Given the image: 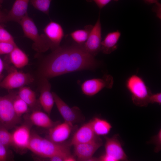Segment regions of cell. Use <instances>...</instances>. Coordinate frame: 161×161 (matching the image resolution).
Segmentation results:
<instances>
[{
    "instance_id": "5bb4252c",
    "label": "cell",
    "mask_w": 161,
    "mask_h": 161,
    "mask_svg": "<svg viewBox=\"0 0 161 161\" xmlns=\"http://www.w3.org/2000/svg\"><path fill=\"white\" fill-rule=\"evenodd\" d=\"M51 85L48 79L40 78V94L38 101L41 107L48 114L52 111L54 100L52 92L51 91Z\"/></svg>"
},
{
    "instance_id": "ba28073f",
    "label": "cell",
    "mask_w": 161,
    "mask_h": 161,
    "mask_svg": "<svg viewBox=\"0 0 161 161\" xmlns=\"http://www.w3.org/2000/svg\"><path fill=\"white\" fill-rule=\"evenodd\" d=\"M114 79L110 75H105L102 78H94L85 81L81 85L82 92L85 95H94L104 88H112Z\"/></svg>"
},
{
    "instance_id": "4dcf8cb0",
    "label": "cell",
    "mask_w": 161,
    "mask_h": 161,
    "mask_svg": "<svg viewBox=\"0 0 161 161\" xmlns=\"http://www.w3.org/2000/svg\"><path fill=\"white\" fill-rule=\"evenodd\" d=\"M149 103H156L159 105L161 104V93H157L152 94L149 98Z\"/></svg>"
},
{
    "instance_id": "4fadbf2b",
    "label": "cell",
    "mask_w": 161,
    "mask_h": 161,
    "mask_svg": "<svg viewBox=\"0 0 161 161\" xmlns=\"http://www.w3.org/2000/svg\"><path fill=\"white\" fill-rule=\"evenodd\" d=\"M43 31L50 48L53 50L60 46L64 33L62 27L59 24L51 21L44 28Z\"/></svg>"
},
{
    "instance_id": "e575fe53",
    "label": "cell",
    "mask_w": 161,
    "mask_h": 161,
    "mask_svg": "<svg viewBox=\"0 0 161 161\" xmlns=\"http://www.w3.org/2000/svg\"><path fill=\"white\" fill-rule=\"evenodd\" d=\"M4 16H4L0 11V23L1 22H4Z\"/></svg>"
},
{
    "instance_id": "44dd1931",
    "label": "cell",
    "mask_w": 161,
    "mask_h": 161,
    "mask_svg": "<svg viewBox=\"0 0 161 161\" xmlns=\"http://www.w3.org/2000/svg\"><path fill=\"white\" fill-rule=\"evenodd\" d=\"M9 54L10 62L16 68H22L28 63V57L17 45Z\"/></svg>"
},
{
    "instance_id": "2e32d148",
    "label": "cell",
    "mask_w": 161,
    "mask_h": 161,
    "mask_svg": "<svg viewBox=\"0 0 161 161\" xmlns=\"http://www.w3.org/2000/svg\"><path fill=\"white\" fill-rule=\"evenodd\" d=\"M98 137L95 133L91 120L80 127L73 136L70 145L90 142L96 139Z\"/></svg>"
},
{
    "instance_id": "cb8c5ba5",
    "label": "cell",
    "mask_w": 161,
    "mask_h": 161,
    "mask_svg": "<svg viewBox=\"0 0 161 161\" xmlns=\"http://www.w3.org/2000/svg\"><path fill=\"white\" fill-rule=\"evenodd\" d=\"M13 105L17 115L20 117L28 112L29 107L27 104L18 95L17 93L14 98Z\"/></svg>"
},
{
    "instance_id": "1f68e13d",
    "label": "cell",
    "mask_w": 161,
    "mask_h": 161,
    "mask_svg": "<svg viewBox=\"0 0 161 161\" xmlns=\"http://www.w3.org/2000/svg\"><path fill=\"white\" fill-rule=\"evenodd\" d=\"M153 141L156 145L155 151L158 152L161 148V130L158 134L153 138Z\"/></svg>"
},
{
    "instance_id": "5b68a950",
    "label": "cell",
    "mask_w": 161,
    "mask_h": 161,
    "mask_svg": "<svg viewBox=\"0 0 161 161\" xmlns=\"http://www.w3.org/2000/svg\"><path fill=\"white\" fill-rule=\"evenodd\" d=\"M105 154L98 158V161H119L127 160L117 135L112 137H105Z\"/></svg>"
},
{
    "instance_id": "30bf717a",
    "label": "cell",
    "mask_w": 161,
    "mask_h": 161,
    "mask_svg": "<svg viewBox=\"0 0 161 161\" xmlns=\"http://www.w3.org/2000/svg\"><path fill=\"white\" fill-rule=\"evenodd\" d=\"M52 93L55 103L64 121L73 125L83 120V116L78 107H70L56 93Z\"/></svg>"
},
{
    "instance_id": "603a6c76",
    "label": "cell",
    "mask_w": 161,
    "mask_h": 161,
    "mask_svg": "<svg viewBox=\"0 0 161 161\" xmlns=\"http://www.w3.org/2000/svg\"><path fill=\"white\" fill-rule=\"evenodd\" d=\"M92 27L91 25H87L83 29L77 30L73 31L70 35L77 44L83 45L87 39Z\"/></svg>"
},
{
    "instance_id": "836d02e7",
    "label": "cell",
    "mask_w": 161,
    "mask_h": 161,
    "mask_svg": "<svg viewBox=\"0 0 161 161\" xmlns=\"http://www.w3.org/2000/svg\"><path fill=\"white\" fill-rule=\"evenodd\" d=\"M4 65L3 61L0 58V75L1 74L4 69Z\"/></svg>"
},
{
    "instance_id": "52a82bcc",
    "label": "cell",
    "mask_w": 161,
    "mask_h": 161,
    "mask_svg": "<svg viewBox=\"0 0 161 161\" xmlns=\"http://www.w3.org/2000/svg\"><path fill=\"white\" fill-rule=\"evenodd\" d=\"M69 145L64 143H57L41 137L36 155L48 159L55 155H68L71 154Z\"/></svg>"
},
{
    "instance_id": "f1b7e54d",
    "label": "cell",
    "mask_w": 161,
    "mask_h": 161,
    "mask_svg": "<svg viewBox=\"0 0 161 161\" xmlns=\"http://www.w3.org/2000/svg\"><path fill=\"white\" fill-rule=\"evenodd\" d=\"M7 147L0 143V161H6L8 158Z\"/></svg>"
},
{
    "instance_id": "d590c367",
    "label": "cell",
    "mask_w": 161,
    "mask_h": 161,
    "mask_svg": "<svg viewBox=\"0 0 161 161\" xmlns=\"http://www.w3.org/2000/svg\"><path fill=\"white\" fill-rule=\"evenodd\" d=\"M4 75L1 74L0 75V83L4 78Z\"/></svg>"
},
{
    "instance_id": "4316f807",
    "label": "cell",
    "mask_w": 161,
    "mask_h": 161,
    "mask_svg": "<svg viewBox=\"0 0 161 161\" xmlns=\"http://www.w3.org/2000/svg\"><path fill=\"white\" fill-rule=\"evenodd\" d=\"M0 42L16 44L12 35L0 25Z\"/></svg>"
},
{
    "instance_id": "83f0119b",
    "label": "cell",
    "mask_w": 161,
    "mask_h": 161,
    "mask_svg": "<svg viewBox=\"0 0 161 161\" xmlns=\"http://www.w3.org/2000/svg\"><path fill=\"white\" fill-rule=\"evenodd\" d=\"M16 44L0 42V55L9 54Z\"/></svg>"
},
{
    "instance_id": "277c9868",
    "label": "cell",
    "mask_w": 161,
    "mask_h": 161,
    "mask_svg": "<svg viewBox=\"0 0 161 161\" xmlns=\"http://www.w3.org/2000/svg\"><path fill=\"white\" fill-rule=\"evenodd\" d=\"M16 94L11 92L7 95L0 96V123L8 130L14 127L21 120L13 105V100Z\"/></svg>"
},
{
    "instance_id": "d6a6232c",
    "label": "cell",
    "mask_w": 161,
    "mask_h": 161,
    "mask_svg": "<svg viewBox=\"0 0 161 161\" xmlns=\"http://www.w3.org/2000/svg\"><path fill=\"white\" fill-rule=\"evenodd\" d=\"M146 3L148 4H157L160 3L157 0H143Z\"/></svg>"
},
{
    "instance_id": "8fae6325",
    "label": "cell",
    "mask_w": 161,
    "mask_h": 161,
    "mask_svg": "<svg viewBox=\"0 0 161 161\" xmlns=\"http://www.w3.org/2000/svg\"><path fill=\"white\" fill-rule=\"evenodd\" d=\"M102 29L100 13L98 18L91 30L88 38L83 45L85 50L95 57L100 51L102 42Z\"/></svg>"
},
{
    "instance_id": "ffe728a7",
    "label": "cell",
    "mask_w": 161,
    "mask_h": 161,
    "mask_svg": "<svg viewBox=\"0 0 161 161\" xmlns=\"http://www.w3.org/2000/svg\"><path fill=\"white\" fill-rule=\"evenodd\" d=\"M17 95L32 111L39 109L41 107L35 93L30 88L25 86L19 88Z\"/></svg>"
},
{
    "instance_id": "7c38bea8",
    "label": "cell",
    "mask_w": 161,
    "mask_h": 161,
    "mask_svg": "<svg viewBox=\"0 0 161 161\" xmlns=\"http://www.w3.org/2000/svg\"><path fill=\"white\" fill-rule=\"evenodd\" d=\"M102 142L98 137L93 141L73 145L75 155L80 161H98V158L93 156L102 145Z\"/></svg>"
},
{
    "instance_id": "9c48e42d",
    "label": "cell",
    "mask_w": 161,
    "mask_h": 161,
    "mask_svg": "<svg viewBox=\"0 0 161 161\" xmlns=\"http://www.w3.org/2000/svg\"><path fill=\"white\" fill-rule=\"evenodd\" d=\"M31 124L28 119L27 121L16 128L11 133V145L20 151L28 149L31 136Z\"/></svg>"
},
{
    "instance_id": "3957f363",
    "label": "cell",
    "mask_w": 161,
    "mask_h": 161,
    "mask_svg": "<svg viewBox=\"0 0 161 161\" xmlns=\"http://www.w3.org/2000/svg\"><path fill=\"white\" fill-rule=\"evenodd\" d=\"M19 23L25 36L33 41L32 48L35 50L39 52H43L50 48L44 35L39 34L35 24L27 13L21 19Z\"/></svg>"
},
{
    "instance_id": "e0dca14e",
    "label": "cell",
    "mask_w": 161,
    "mask_h": 161,
    "mask_svg": "<svg viewBox=\"0 0 161 161\" xmlns=\"http://www.w3.org/2000/svg\"><path fill=\"white\" fill-rule=\"evenodd\" d=\"M30 0H16L8 13L5 16L4 22L13 21L19 23L21 19L27 13Z\"/></svg>"
},
{
    "instance_id": "d6986e66",
    "label": "cell",
    "mask_w": 161,
    "mask_h": 161,
    "mask_svg": "<svg viewBox=\"0 0 161 161\" xmlns=\"http://www.w3.org/2000/svg\"><path fill=\"white\" fill-rule=\"evenodd\" d=\"M120 35L118 30L108 33L101 42L100 51L104 54H109L116 49Z\"/></svg>"
},
{
    "instance_id": "f546056e",
    "label": "cell",
    "mask_w": 161,
    "mask_h": 161,
    "mask_svg": "<svg viewBox=\"0 0 161 161\" xmlns=\"http://www.w3.org/2000/svg\"><path fill=\"white\" fill-rule=\"evenodd\" d=\"M88 2H94L100 9H101L111 1H118L119 0H86Z\"/></svg>"
},
{
    "instance_id": "7a4b0ae2",
    "label": "cell",
    "mask_w": 161,
    "mask_h": 161,
    "mask_svg": "<svg viewBox=\"0 0 161 161\" xmlns=\"http://www.w3.org/2000/svg\"><path fill=\"white\" fill-rule=\"evenodd\" d=\"M126 85L135 105L145 107L150 103L149 98L152 93L141 78L136 75L130 76L126 80Z\"/></svg>"
},
{
    "instance_id": "484cf974",
    "label": "cell",
    "mask_w": 161,
    "mask_h": 161,
    "mask_svg": "<svg viewBox=\"0 0 161 161\" xmlns=\"http://www.w3.org/2000/svg\"><path fill=\"white\" fill-rule=\"evenodd\" d=\"M8 130L0 123V143L7 148L12 143V134Z\"/></svg>"
},
{
    "instance_id": "d4e9b609",
    "label": "cell",
    "mask_w": 161,
    "mask_h": 161,
    "mask_svg": "<svg viewBox=\"0 0 161 161\" xmlns=\"http://www.w3.org/2000/svg\"><path fill=\"white\" fill-rule=\"evenodd\" d=\"M52 0H30L33 7L37 10L49 16Z\"/></svg>"
},
{
    "instance_id": "ac0fdd59",
    "label": "cell",
    "mask_w": 161,
    "mask_h": 161,
    "mask_svg": "<svg viewBox=\"0 0 161 161\" xmlns=\"http://www.w3.org/2000/svg\"><path fill=\"white\" fill-rule=\"evenodd\" d=\"M28 119L32 124L48 129L59 123L52 120L48 114L39 109L32 111Z\"/></svg>"
},
{
    "instance_id": "8992f818",
    "label": "cell",
    "mask_w": 161,
    "mask_h": 161,
    "mask_svg": "<svg viewBox=\"0 0 161 161\" xmlns=\"http://www.w3.org/2000/svg\"><path fill=\"white\" fill-rule=\"evenodd\" d=\"M34 80L30 74L12 69L0 82V87L8 90L19 89L32 83Z\"/></svg>"
},
{
    "instance_id": "9a60e30c",
    "label": "cell",
    "mask_w": 161,
    "mask_h": 161,
    "mask_svg": "<svg viewBox=\"0 0 161 161\" xmlns=\"http://www.w3.org/2000/svg\"><path fill=\"white\" fill-rule=\"evenodd\" d=\"M73 126V125L65 121L59 123L49 129L47 138L57 143H64L69 137Z\"/></svg>"
},
{
    "instance_id": "6da1fadb",
    "label": "cell",
    "mask_w": 161,
    "mask_h": 161,
    "mask_svg": "<svg viewBox=\"0 0 161 161\" xmlns=\"http://www.w3.org/2000/svg\"><path fill=\"white\" fill-rule=\"evenodd\" d=\"M98 63L83 45L60 47L53 50L44 60L39 70L40 78L48 79L70 72L92 70Z\"/></svg>"
},
{
    "instance_id": "7402d4cb",
    "label": "cell",
    "mask_w": 161,
    "mask_h": 161,
    "mask_svg": "<svg viewBox=\"0 0 161 161\" xmlns=\"http://www.w3.org/2000/svg\"><path fill=\"white\" fill-rule=\"evenodd\" d=\"M91 122L93 130L98 136L107 135L112 128L111 124L107 121L99 117H95L91 120Z\"/></svg>"
}]
</instances>
